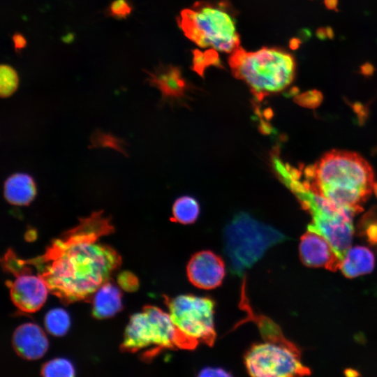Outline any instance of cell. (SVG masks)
<instances>
[{"instance_id": "e575fe53", "label": "cell", "mask_w": 377, "mask_h": 377, "mask_svg": "<svg viewBox=\"0 0 377 377\" xmlns=\"http://www.w3.org/2000/svg\"><path fill=\"white\" fill-rule=\"evenodd\" d=\"M326 29L328 38L332 39L334 36L333 29L330 27H327Z\"/></svg>"}, {"instance_id": "30bf717a", "label": "cell", "mask_w": 377, "mask_h": 377, "mask_svg": "<svg viewBox=\"0 0 377 377\" xmlns=\"http://www.w3.org/2000/svg\"><path fill=\"white\" fill-rule=\"evenodd\" d=\"M189 281L203 290H212L221 285L226 276V265L219 255L209 250L193 254L186 266Z\"/></svg>"}, {"instance_id": "6da1fadb", "label": "cell", "mask_w": 377, "mask_h": 377, "mask_svg": "<svg viewBox=\"0 0 377 377\" xmlns=\"http://www.w3.org/2000/svg\"><path fill=\"white\" fill-rule=\"evenodd\" d=\"M112 231L110 221L95 212L55 239L43 254L23 261L63 303L90 299L121 263L114 249L98 242Z\"/></svg>"}, {"instance_id": "7c38bea8", "label": "cell", "mask_w": 377, "mask_h": 377, "mask_svg": "<svg viewBox=\"0 0 377 377\" xmlns=\"http://www.w3.org/2000/svg\"><path fill=\"white\" fill-rule=\"evenodd\" d=\"M312 218V223L308 226L307 229L323 235L342 260L352 243L354 232L353 217L339 215L318 216Z\"/></svg>"}, {"instance_id": "ac0fdd59", "label": "cell", "mask_w": 377, "mask_h": 377, "mask_svg": "<svg viewBox=\"0 0 377 377\" xmlns=\"http://www.w3.org/2000/svg\"><path fill=\"white\" fill-rule=\"evenodd\" d=\"M36 184L32 177L24 173L15 174L7 179L4 185L6 200L15 205H27L34 198Z\"/></svg>"}, {"instance_id": "277c9868", "label": "cell", "mask_w": 377, "mask_h": 377, "mask_svg": "<svg viewBox=\"0 0 377 377\" xmlns=\"http://www.w3.org/2000/svg\"><path fill=\"white\" fill-rule=\"evenodd\" d=\"M178 24L184 35L200 47L232 53L239 47L235 13L224 0L195 3L181 12Z\"/></svg>"}, {"instance_id": "4316f807", "label": "cell", "mask_w": 377, "mask_h": 377, "mask_svg": "<svg viewBox=\"0 0 377 377\" xmlns=\"http://www.w3.org/2000/svg\"><path fill=\"white\" fill-rule=\"evenodd\" d=\"M351 108L357 116L358 124H363L368 118V107L360 102H355L351 104Z\"/></svg>"}, {"instance_id": "1f68e13d", "label": "cell", "mask_w": 377, "mask_h": 377, "mask_svg": "<svg viewBox=\"0 0 377 377\" xmlns=\"http://www.w3.org/2000/svg\"><path fill=\"white\" fill-rule=\"evenodd\" d=\"M302 43V40L298 38H293L289 42V47L291 50H295L298 49Z\"/></svg>"}, {"instance_id": "d6986e66", "label": "cell", "mask_w": 377, "mask_h": 377, "mask_svg": "<svg viewBox=\"0 0 377 377\" xmlns=\"http://www.w3.org/2000/svg\"><path fill=\"white\" fill-rule=\"evenodd\" d=\"M200 213V207L196 198L191 195H183L173 203L172 220L184 225L193 223Z\"/></svg>"}, {"instance_id": "836d02e7", "label": "cell", "mask_w": 377, "mask_h": 377, "mask_svg": "<svg viewBox=\"0 0 377 377\" xmlns=\"http://www.w3.org/2000/svg\"><path fill=\"white\" fill-rule=\"evenodd\" d=\"M299 92H300V90H299L298 87H293L289 90V91H288V94H286V96H295L296 95H297L299 94Z\"/></svg>"}, {"instance_id": "4fadbf2b", "label": "cell", "mask_w": 377, "mask_h": 377, "mask_svg": "<svg viewBox=\"0 0 377 377\" xmlns=\"http://www.w3.org/2000/svg\"><path fill=\"white\" fill-rule=\"evenodd\" d=\"M147 73V82L160 91L163 101L172 103L186 98L191 86L178 67L161 65L153 72Z\"/></svg>"}, {"instance_id": "5b68a950", "label": "cell", "mask_w": 377, "mask_h": 377, "mask_svg": "<svg viewBox=\"0 0 377 377\" xmlns=\"http://www.w3.org/2000/svg\"><path fill=\"white\" fill-rule=\"evenodd\" d=\"M286 239L281 232L247 212H238L223 230L224 253L230 272L242 277L270 247Z\"/></svg>"}, {"instance_id": "cb8c5ba5", "label": "cell", "mask_w": 377, "mask_h": 377, "mask_svg": "<svg viewBox=\"0 0 377 377\" xmlns=\"http://www.w3.org/2000/svg\"><path fill=\"white\" fill-rule=\"evenodd\" d=\"M221 66L218 54L214 50L202 52L198 50L193 51V69L200 76L209 66Z\"/></svg>"}, {"instance_id": "2e32d148", "label": "cell", "mask_w": 377, "mask_h": 377, "mask_svg": "<svg viewBox=\"0 0 377 377\" xmlns=\"http://www.w3.org/2000/svg\"><path fill=\"white\" fill-rule=\"evenodd\" d=\"M374 265L373 252L366 246H355L346 251L339 268L345 276L355 278L371 272Z\"/></svg>"}, {"instance_id": "ba28073f", "label": "cell", "mask_w": 377, "mask_h": 377, "mask_svg": "<svg viewBox=\"0 0 377 377\" xmlns=\"http://www.w3.org/2000/svg\"><path fill=\"white\" fill-rule=\"evenodd\" d=\"M301 352L265 341L253 344L244 355L248 374L257 377H286L310 375L300 361Z\"/></svg>"}, {"instance_id": "3957f363", "label": "cell", "mask_w": 377, "mask_h": 377, "mask_svg": "<svg viewBox=\"0 0 377 377\" xmlns=\"http://www.w3.org/2000/svg\"><path fill=\"white\" fill-rule=\"evenodd\" d=\"M228 63L234 77L244 81L259 101L285 89L295 75L294 57L275 47L248 52L239 46L232 52Z\"/></svg>"}, {"instance_id": "44dd1931", "label": "cell", "mask_w": 377, "mask_h": 377, "mask_svg": "<svg viewBox=\"0 0 377 377\" xmlns=\"http://www.w3.org/2000/svg\"><path fill=\"white\" fill-rule=\"evenodd\" d=\"M357 228L360 236L377 248V206L373 207L364 214Z\"/></svg>"}, {"instance_id": "e0dca14e", "label": "cell", "mask_w": 377, "mask_h": 377, "mask_svg": "<svg viewBox=\"0 0 377 377\" xmlns=\"http://www.w3.org/2000/svg\"><path fill=\"white\" fill-rule=\"evenodd\" d=\"M92 297V313L97 318L113 316L122 308L121 291L110 280L101 285Z\"/></svg>"}, {"instance_id": "5bb4252c", "label": "cell", "mask_w": 377, "mask_h": 377, "mask_svg": "<svg viewBox=\"0 0 377 377\" xmlns=\"http://www.w3.org/2000/svg\"><path fill=\"white\" fill-rule=\"evenodd\" d=\"M246 277L244 275L241 285L239 307L246 312V317L238 322L233 327L235 329L238 326L249 321L256 324L258 330L265 341L275 343L289 347L296 351L301 352L300 348L290 341L287 339L280 328L268 317L256 313L250 305L246 295Z\"/></svg>"}, {"instance_id": "603a6c76", "label": "cell", "mask_w": 377, "mask_h": 377, "mask_svg": "<svg viewBox=\"0 0 377 377\" xmlns=\"http://www.w3.org/2000/svg\"><path fill=\"white\" fill-rule=\"evenodd\" d=\"M0 94L1 97L11 96L17 89L19 78L15 70L8 64L0 68Z\"/></svg>"}, {"instance_id": "d6a6232c", "label": "cell", "mask_w": 377, "mask_h": 377, "mask_svg": "<svg viewBox=\"0 0 377 377\" xmlns=\"http://www.w3.org/2000/svg\"><path fill=\"white\" fill-rule=\"evenodd\" d=\"M327 8L337 10L338 0H324Z\"/></svg>"}, {"instance_id": "ffe728a7", "label": "cell", "mask_w": 377, "mask_h": 377, "mask_svg": "<svg viewBox=\"0 0 377 377\" xmlns=\"http://www.w3.org/2000/svg\"><path fill=\"white\" fill-rule=\"evenodd\" d=\"M44 324L49 333L61 337L65 334L69 328V316L62 309H54L46 313Z\"/></svg>"}, {"instance_id": "8992f818", "label": "cell", "mask_w": 377, "mask_h": 377, "mask_svg": "<svg viewBox=\"0 0 377 377\" xmlns=\"http://www.w3.org/2000/svg\"><path fill=\"white\" fill-rule=\"evenodd\" d=\"M198 345L177 330L168 312L146 305L140 312L131 316L121 349L130 353L144 350L143 360H151L163 350H193Z\"/></svg>"}, {"instance_id": "d590c367", "label": "cell", "mask_w": 377, "mask_h": 377, "mask_svg": "<svg viewBox=\"0 0 377 377\" xmlns=\"http://www.w3.org/2000/svg\"><path fill=\"white\" fill-rule=\"evenodd\" d=\"M374 191L376 196L377 197V182L375 183L374 185Z\"/></svg>"}, {"instance_id": "d4e9b609", "label": "cell", "mask_w": 377, "mask_h": 377, "mask_svg": "<svg viewBox=\"0 0 377 377\" xmlns=\"http://www.w3.org/2000/svg\"><path fill=\"white\" fill-rule=\"evenodd\" d=\"M133 10V6L129 0H114L105 9L104 14L116 20L126 19Z\"/></svg>"}, {"instance_id": "52a82bcc", "label": "cell", "mask_w": 377, "mask_h": 377, "mask_svg": "<svg viewBox=\"0 0 377 377\" xmlns=\"http://www.w3.org/2000/svg\"><path fill=\"white\" fill-rule=\"evenodd\" d=\"M170 318L181 333L198 343L212 346L216 338L214 301L209 297L182 294L163 295Z\"/></svg>"}, {"instance_id": "83f0119b", "label": "cell", "mask_w": 377, "mask_h": 377, "mask_svg": "<svg viewBox=\"0 0 377 377\" xmlns=\"http://www.w3.org/2000/svg\"><path fill=\"white\" fill-rule=\"evenodd\" d=\"M199 376H230L231 374L224 369L219 367H206L198 374Z\"/></svg>"}, {"instance_id": "8d00e7d4", "label": "cell", "mask_w": 377, "mask_h": 377, "mask_svg": "<svg viewBox=\"0 0 377 377\" xmlns=\"http://www.w3.org/2000/svg\"><path fill=\"white\" fill-rule=\"evenodd\" d=\"M375 150H376V151H377V147H376V149H375Z\"/></svg>"}, {"instance_id": "9a60e30c", "label": "cell", "mask_w": 377, "mask_h": 377, "mask_svg": "<svg viewBox=\"0 0 377 377\" xmlns=\"http://www.w3.org/2000/svg\"><path fill=\"white\" fill-rule=\"evenodd\" d=\"M13 346L18 355L24 359L35 360L47 351L48 341L43 330L34 323H24L15 330Z\"/></svg>"}, {"instance_id": "9c48e42d", "label": "cell", "mask_w": 377, "mask_h": 377, "mask_svg": "<svg viewBox=\"0 0 377 377\" xmlns=\"http://www.w3.org/2000/svg\"><path fill=\"white\" fill-rule=\"evenodd\" d=\"M3 268L15 275L8 283L10 295L13 304L21 311L33 313L45 303L49 293L45 281L22 259L10 249L1 260Z\"/></svg>"}, {"instance_id": "7a4b0ae2", "label": "cell", "mask_w": 377, "mask_h": 377, "mask_svg": "<svg viewBox=\"0 0 377 377\" xmlns=\"http://www.w3.org/2000/svg\"><path fill=\"white\" fill-rule=\"evenodd\" d=\"M311 191L356 214L363 210L374 185L371 166L360 154L332 150L316 163Z\"/></svg>"}, {"instance_id": "8fae6325", "label": "cell", "mask_w": 377, "mask_h": 377, "mask_svg": "<svg viewBox=\"0 0 377 377\" xmlns=\"http://www.w3.org/2000/svg\"><path fill=\"white\" fill-rule=\"evenodd\" d=\"M300 260L310 267H323L336 272L341 259L328 241L318 232L307 229L301 237L299 245Z\"/></svg>"}, {"instance_id": "484cf974", "label": "cell", "mask_w": 377, "mask_h": 377, "mask_svg": "<svg viewBox=\"0 0 377 377\" xmlns=\"http://www.w3.org/2000/svg\"><path fill=\"white\" fill-rule=\"evenodd\" d=\"M323 100L322 93L316 89L310 90L297 94L294 98V101L299 105L309 108L315 109L318 108Z\"/></svg>"}, {"instance_id": "4dcf8cb0", "label": "cell", "mask_w": 377, "mask_h": 377, "mask_svg": "<svg viewBox=\"0 0 377 377\" xmlns=\"http://www.w3.org/2000/svg\"><path fill=\"white\" fill-rule=\"evenodd\" d=\"M316 35L320 40H324L328 38L326 27H320L316 31Z\"/></svg>"}, {"instance_id": "7402d4cb", "label": "cell", "mask_w": 377, "mask_h": 377, "mask_svg": "<svg viewBox=\"0 0 377 377\" xmlns=\"http://www.w3.org/2000/svg\"><path fill=\"white\" fill-rule=\"evenodd\" d=\"M41 375L46 377H72L75 375V370L68 360L57 358L47 362L43 366Z\"/></svg>"}, {"instance_id": "f546056e", "label": "cell", "mask_w": 377, "mask_h": 377, "mask_svg": "<svg viewBox=\"0 0 377 377\" xmlns=\"http://www.w3.org/2000/svg\"><path fill=\"white\" fill-rule=\"evenodd\" d=\"M374 66L369 62L363 64L360 68L361 74L366 77L372 75L374 73Z\"/></svg>"}, {"instance_id": "f1b7e54d", "label": "cell", "mask_w": 377, "mask_h": 377, "mask_svg": "<svg viewBox=\"0 0 377 377\" xmlns=\"http://www.w3.org/2000/svg\"><path fill=\"white\" fill-rule=\"evenodd\" d=\"M13 47L17 54H20L22 49L27 46V40L24 36L18 32H15L12 36Z\"/></svg>"}]
</instances>
